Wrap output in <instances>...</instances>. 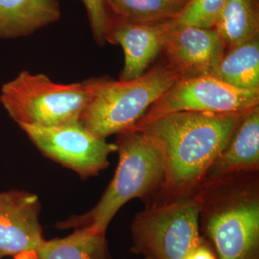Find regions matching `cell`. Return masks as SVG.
<instances>
[{"mask_svg":"<svg viewBox=\"0 0 259 259\" xmlns=\"http://www.w3.org/2000/svg\"><path fill=\"white\" fill-rule=\"evenodd\" d=\"M214 28L226 49L259 36V0H224Z\"/></svg>","mask_w":259,"mask_h":259,"instance_id":"2e32d148","label":"cell"},{"mask_svg":"<svg viewBox=\"0 0 259 259\" xmlns=\"http://www.w3.org/2000/svg\"><path fill=\"white\" fill-rule=\"evenodd\" d=\"M245 113L176 112L134 126L154 143L164 161V181L152 204L195 194Z\"/></svg>","mask_w":259,"mask_h":259,"instance_id":"6da1fadb","label":"cell"},{"mask_svg":"<svg viewBox=\"0 0 259 259\" xmlns=\"http://www.w3.org/2000/svg\"><path fill=\"white\" fill-rule=\"evenodd\" d=\"M174 21L137 25L114 19L107 42L120 45L124 51L125 64L119 80L131 81L146 72L148 67L161 56L166 32Z\"/></svg>","mask_w":259,"mask_h":259,"instance_id":"8fae6325","label":"cell"},{"mask_svg":"<svg viewBox=\"0 0 259 259\" xmlns=\"http://www.w3.org/2000/svg\"><path fill=\"white\" fill-rule=\"evenodd\" d=\"M61 15L57 0H0V38L31 35Z\"/></svg>","mask_w":259,"mask_h":259,"instance_id":"4fadbf2b","label":"cell"},{"mask_svg":"<svg viewBox=\"0 0 259 259\" xmlns=\"http://www.w3.org/2000/svg\"><path fill=\"white\" fill-rule=\"evenodd\" d=\"M95 78L63 84L44 74L23 71L3 85L0 102L21 126L52 127L79 122L93 95Z\"/></svg>","mask_w":259,"mask_h":259,"instance_id":"5b68a950","label":"cell"},{"mask_svg":"<svg viewBox=\"0 0 259 259\" xmlns=\"http://www.w3.org/2000/svg\"><path fill=\"white\" fill-rule=\"evenodd\" d=\"M258 105L259 91L233 88L207 74L179 79L136 125L172 112L240 114Z\"/></svg>","mask_w":259,"mask_h":259,"instance_id":"52a82bcc","label":"cell"},{"mask_svg":"<svg viewBox=\"0 0 259 259\" xmlns=\"http://www.w3.org/2000/svg\"><path fill=\"white\" fill-rule=\"evenodd\" d=\"M107 1L116 18L137 25H154L178 20L191 0Z\"/></svg>","mask_w":259,"mask_h":259,"instance_id":"e0dca14e","label":"cell"},{"mask_svg":"<svg viewBox=\"0 0 259 259\" xmlns=\"http://www.w3.org/2000/svg\"><path fill=\"white\" fill-rule=\"evenodd\" d=\"M224 0H191L183 14L177 20L185 25L214 28Z\"/></svg>","mask_w":259,"mask_h":259,"instance_id":"ac0fdd59","label":"cell"},{"mask_svg":"<svg viewBox=\"0 0 259 259\" xmlns=\"http://www.w3.org/2000/svg\"><path fill=\"white\" fill-rule=\"evenodd\" d=\"M199 227L218 259H259L258 171L204 182Z\"/></svg>","mask_w":259,"mask_h":259,"instance_id":"7a4b0ae2","label":"cell"},{"mask_svg":"<svg viewBox=\"0 0 259 259\" xmlns=\"http://www.w3.org/2000/svg\"><path fill=\"white\" fill-rule=\"evenodd\" d=\"M88 12L94 38L100 47L106 44L107 35L115 16L107 0H82Z\"/></svg>","mask_w":259,"mask_h":259,"instance_id":"d6986e66","label":"cell"},{"mask_svg":"<svg viewBox=\"0 0 259 259\" xmlns=\"http://www.w3.org/2000/svg\"><path fill=\"white\" fill-rule=\"evenodd\" d=\"M20 127L44 156L83 179L107 168L109 156L117 151L115 144L94 136L79 122L52 127Z\"/></svg>","mask_w":259,"mask_h":259,"instance_id":"ba28073f","label":"cell"},{"mask_svg":"<svg viewBox=\"0 0 259 259\" xmlns=\"http://www.w3.org/2000/svg\"><path fill=\"white\" fill-rule=\"evenodd\" d=\"M183 259H218L212 244L202 236L198 244L190 250Z\"/></svg>","mask_w":259,"mask_h":259,"instance_id":"ffe728a7","label":"cell"},{"mask_svg":"<svg viewBox=\"0 0 259 259\" xmlns=\"http://www.w3.org/2000/svg\"><path fill=\"white\" fill-rule=\"evenodd\" d=\"M13 259H37L35 252H27L17 255Z\"/></svg>","mask_w":259,"mask_h":259,"instance_id":"44dd1931","label":"cell"},{"mask_svg":"<svg viewBox=\"0 0 259 259\" xmlns=\"http://www.w3.org/2000/svg\"><path fill=\"white\" fill-rule=\"evenodd\" d=\"M35 194L11 190L0 193V259L35 252L44 241Z\"/></svg>","mask_w":259,"mask_h":259,"instance_id":"30bf717a","label":"cell"},{"mask_svg":"<svg viewBox=\"0 0 259 259\" xmlns=\"http://www.w3.org/2000/svg\"><path fill=\"white\" fill-rule=\"evenodd\" d=\"M37 259H110L106 233L77 228L61 238L42 241Z\"/></svg>","mask_w":259,"mask_h":259,"instance_id":"9a60e30c","label":"cell"},{"mask_svg":"<svg viewBox=\"0 0 259 259\" xmlns=\"http://www.w3.org/2000/svg\"><path fill=\"white\" fill-rule=\"evenodd\" d=\"M115 144L118 165L101 199L89 212L58 223L56 228H89L106 233L115 214L131 199H150L155 196L154 202L164 181V161L160 150L136 127L117 134Z\"/></svg>","mask_w":259,"mask_h":259,"instance_id":"3957f363","label":"cell"},{"mask_svg":"<svg viewBox=\"0 0 259 259\" xmlns=\"http://www.w3.org/2000/svg\"><path fill=\"white\" fill-rule=\"evenodd\" d=\"M226 50L214 28L172 23L165 37L161 56L168 69L180 79L210 74Z\"/></svg>","mask_w":259,"mask_h":259,"instance_id":"9c48e42d","label":"cell"},{"mask_svg":"<svg viewBox=\"0 0 259 259\" xmlns=\"http://www.w3.org/2000/svg\"><path fill=\"white\" fill-rule=\"evenodd\" d=\"M131 251L143 259H183L202 239L195 194L148 204L131 224Z\"/></svg>","mask_w":259,"mask_h":259,"instance_id":"8992f818","label":"cell"},{"mask_svg":"<svg viewBox=\"0 0 259 259\" xmlns=\"http://www.w3.org/2000/svg\"><path fill=\"white\" fill-rule=\"evenodd\" d=\"M210 74L233 88L259 91V36L227 49Z\"/></svg>","mask_w":259,"mask_h":259,"instance_id":"5bb4252c","label":"cell"},{"mask_svg":"<svg viewBox=\"0 0 259 259\" xmlns=\"http://www.w3.org/2000/svg\"><path fill=\"white\" fill-rule=\"evenodd\" d=\"M180 79L164 64L131 81L95 78V88L79 122L102 139L134 127Z\"/></svg>","mask_w":259,"mask_h":259,"instance_id":"277c9868","label":"cell"},{"mask_svg":"<svg viewBox=\"0 0 259 259\" xmlns=\"http://www.w3.org/2000/svg\"><path fill=\"white\" fill-rule=\"evenodd\" d=\"M259 171V105L245 112L203 182Z\"/></svg>","mask_w":259,"mask_h":259,"instance_id":"7c38bea8","label":"cell"}]
</instances>
